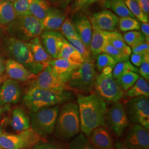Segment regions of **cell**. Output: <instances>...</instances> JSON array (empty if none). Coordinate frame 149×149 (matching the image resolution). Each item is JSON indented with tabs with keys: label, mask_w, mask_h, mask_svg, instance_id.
<instances>
[{
	"label": "cell",
	"mask_w": 149,
	"mask_h": 149,
	"mask_svg": "<svg viewBox=\"0 0 149 149\" xmlns=\"http://www.w3.org/2000/svg\"><path fill=\"white\" fill-rule=\"evenodd\" d=\"M81 131L80 114L77 104L72 102L65 103L59 110L54 128L55 136L62 141L74 138Z\"/></svg>",
	"instance_id": "cell-3"
},
{
	"label": "cell",
	"mask_w": 149,
	"mask_h": 149,
	"mask_svg": "<svg viewBox=\"0 0 149 149\" xmlns=\"http://www.w3.org/2000/svg\"><path fill=\"white\" fill-rule=\"evenodd\" d=\"M5 71V63L0 58V75L2 74Z\"/></svg>",
	"instance_id": "cell-54"
},
{
	"label": "cell",
	"mask_w": 149,
	"mask_h": 149,
	"mask_svg": "<svg viewBox=\"0 0 149 149\" xmlns=\"http://www.w3.org/2000/svg\"><path fill=\"white\" fill-rule=\"evenodd\" d=\"M30 86L57 92L69 91L67 85L54 73L50 65L36 76Z\"/></svg>",
	"instance_id": "cell-12"
},
{
	"label": "cell",
	"mask_w": 149,
	"mask_h": 149,
	"mask_svg": "<svg viewBox=\"0 0 149 149\" xmlns=\"http://www.w3.org/2000/svg\"><path fill=\"white\" fill-rule=\"evenodd\" d=\"M106 123L118 136H122L129 125V120L125 107L121 103L116 102L107 109Z\"/></svg>",
	"instance_id": "cell-11"
},
{
	"label": "cell",
	"mask_w": 149,
	"mask_h": 149,
	"mask_svg": "<svg viewBox=\"0 0 149 149\" xmlns=\"http://www.w3.org/2000/svg\"><path fill=\"white\" fill-rule=\"evenodd\" d=\"M71 94L68 91L54 92L30 86L22 97L24 105L31 112L46 107L55 106L69 101Z\"/></svg>",
	"instance_id": "cell-2"
},
{
	"label": "cell",
	"mask_w": 149,
	"mask_h": 149,
	"mask_svg": "<svg viewBox=\"0 0 149 149\" xmlns=\"http://www.w3.org/2000/svg\"><path fill=\"white\" fill-rule=\"evenodd\" d=\"M124 2L129 10L138 19L139 21L142 23L149 22V17L142 11L139 5L138 0H124Z\"/></svg>",
	"instance_id": "cell-34"
},
{
	"label": "cell",
	"mask_w": 149,
	"mask_h": 149,
	"mask_svg": "<svg viewBox=\"0 0 149 149\" xmlns=\"http://www.w3.org/2000/svg\"><path fill=\"white\" fill-rule=\"evenodd\" d=\"M114 146L116 149H130L123 143L120 141H117Z\"/></svg>",
	"instance_id": "cell-52"
},
{
	"label": "cell",
	"mask_w": 149,
	"mask_h": 149,
	"mask_svg": "<svg viewBox=\"0 0 149 149\" xmlns=\"http://www.w3.org/2000/svg\"><path fill=\"white\" fill-rule=\"evenodd\" d=\"M67 40L70 44L80 53L84 61H88L92 59L91 56V54L90 50L86 47L80 38L69 39Z\"/></svg>",
	"instance_id": "cell-40"
},
{
	"label": "cell",
	"mask_w": 149,
	"mask_h": 149,
	"mask_svg": "<svg viewBox=\"0 0 149 149\" xmlns=\"http://www.w3.org/2000/svg\"><path fill=\"white\" fill-rule=\"evenodd\" d=\"M90 137L91 143L97 149H114L113 139L105 127L94 129Z\"/></svg>",
	"instance_id": "cell-21"
},
{
	"label": "cell",
	"mask_w": 149,
	"mask_h": 149,
	"mask_svg": "<svg viewBox=\"0 0 149 149\" xmlns=\"http://www.w3.org/2000/svg\"><path fill=\"white\" fill-rule=\"evenodd\" d=\"M42 45L53 58L58 59L63 36L59 31H44L39 36Z\"/></svg>",
	"instance_id": "cell-15"
},
{
	"label": "cell",
	"mask_w": 149,
	"mask_h": 149,
	"mask_svg": "<svg viewBox=\"0 0 149 149\" xmlns=\"http://www.w3.org/2000/svg\"><path fill=\"white\" fill-rule=\"evenodd\" d=\"M95 67L98 72H101L102 70L106 67H111L113 69L117 63L108 54L104 53L98 54L96 58Z\"/></svg>",
	"instance_id": "cell-38"
},
{
	"label": "cell",
	"mask_w": 149,
	"mask_h": 149,
	"mask_svg": "<svg viewBox=\"0 0 149 149\" xmlns=\"http://www.w3.org/2000/svg\"><path fill=\"white\" fill-rule=\"evenodd\" d=\"M113 69L111 67H106L103 69L102 70L101 73L105 75H109L112 74Z\"/></svg>",
	"instance_id": "cell-53"
},
{
	"label": "cell",
	"mask_w": 149,
	"mask_h": 149,
	"mask_svg": "<svg viewBox=\"0 0 149 149\" xmlns=\"http://www.w3.org/2000/svg\"><path fill=\"white\" fill-rule=\"evenodd\" d=\"M46 1H47L50 4L53 5H54V6H55L57 4V3H58L59 0H46Z\"/></svg>",
	"instance_id": "cell-55"
},
{
	"label": "cell",
	"mask_w": 149,
	"mask_h": 149,
	"mask_svg": "<svg viewBox=\"0 0 149 149\" xmlns=\"http://www.w3.org/2000/svg\"><path fill=\"white\" fill-rule=\"evenodd\" d=\"M22 88L18 81L6 79L0 86V106L16 104L21 98Z\"/></svg>",
	"instance_id": "cell-14"
},
{
	"label": "cell",
	"mask_w": 149,
	"mask_h": 149,
	"mask_svg": "<svg viewBox=\"0 0 149 149\" xmlns=\"http://www.w3.org/2000/svg\"><path fill=\"white\" fill-rule=\"evenodd\" d=\"M68 15V11L55 6L50 7L47 16L42 21L44 31H59Z\"/></svg>",
	"instance_id": "cell-18"
},
{
	"label": "cell",
	"mask_w": 149,
	"mask_h": 149,
	"mask_svg": "<svg viewBox=\"0 0 149 149\" xmlns=\"http://www.w3.org/2000/svg\"><path fill=\"white\" fill-rule=\"evenodd\" d=\"M8 124L15 131L21 132L31 128L30 118L21 107L15 108L8 118Z\"/></svg>",
	"instance_id": "cell-22"
},
{
	"label": "cell",
	"mask_w": 149,
	"mask_h": 149,
	"mask_svg": "<svg viewBox=\"0 0 149 149\" xmlns=\"http://www.w3.org/2000/svg\"><path fill=\"white\" fill-rule=\"evenodd\" d=\"M132 52H133V53L140 55L144 56L145 54L149 53V43L145 42L132 48Z\"/></svg>",
	"instance_id": "cell-45"
},
{
	"label": "cell",
	"mask_w": 149,
	"mask_h": 149,
	"mask_svg": "<svg viewBox=\"0 0 149 149\" xmlns=\"http://www.w3.org/2000/svg\"><path fill=\"white\" fill-rule=\"evenodd\" d=\"M94 90L95 94L104 102L116 103L125 95V92L113 78L112 74L105 75L101 73L98 74Z\"/></svg>",
	"instance_id": "cell-9"
},
{
	"label": "cell",
	"mask_w": 149,
	"mask_h": 149,
	"mask_svg": "<svg viewBox=\"0 0 149 149\" xmlns=\"http://www.w3.org/2000/svg\"><path fill=\"white\" fill-rule=\"evenodd\" d=\"M17 17L13 2L6 0L0 1V24L8 25Z\"/></svg>",
	"instance_id": "cell-27"
},
{
	"label": "cell",
	"mask_w": 149,
	"mask_h": 149,
	"mask_svg": "<svg viewBox=\"0 0 149 149\" xmlns=\"http://www.w3.org/2000/svg\"><path fill=\"white\" fill-rule=\"evenodd\" d=\"M140 29L142 34L145 38L146 42H149V22L148 23H142L140 24Z\"/></svg>",
	"instance_id": "cell-47"
},
{
	"label": "cell",
	"mask_w": 149,
	"mask_h": 149,
	"mask_svg": "<svg viewBox=\"0 0 149 149\" xmlns=\"http://www.w3.org/2000/svg\"><path fill=\"white\" fill-rule=\"evenodd\" d=\"M141 23L138 19L132 17L118 18V25L121 31L123 32L139 31L140 29Z\"/></svg>",
	"instance_id": "cell-35"
},
{
	"label": "cell",
	"mask_w": 149,
	"mask_h": 149,
	"mask_svg": "<svg viewBox=\"0 0 149 149\" xmlns=\"http://www.w3.org/2000/svg\"><path fill=\"white\" fill-rule=\"evenodd\" d=\"M143 57L144 56L142 55L133 53L131 55V56H130V60L132 61L131 63L135 67L139 68L141 64L143 62Z\"/></svg>",
	"instance_id": "cell-46"
},
{
	"label": "cell",
	"mask_w": 149,
	"mask_h": 149,
	"mask_svg": "<svg viewBox=\"0 0 149 149\" xmlns=\"http://www.w3.org/2000/svg\"><path fill=\"white\" fill-rule=\"evenodd\" d=\"M81 130L87 137L100 127H106V103L95 93L89 95L77 93Z\"/></svg>",
	"instance_id": "cell-1"
},
{
	"label": "cell",
	"mask_w": 149,
	"mask_h": 149,
	"mask_svg": "<svg viewBox=\"0 0 149 149\" xmlns=\"http://www.w3.org/2000/svg\"><path fill=\"white\" fill-rule=\"evenodd\" d=\"M98 74L92 59L84 61L75 70L66 85L69 90L82 94L92 92L96 77Z\"/></svg>",
	"instance_id": "cell-5"
},
{
	"label": "cell",
	"mask_w": 149,
	"mask_h": 149,
	"mask_svg": "<svg viewBox=\"0 0 149 149\" xmlns=\"http://www.w3.org/2000/svg\"><path fill=\"white\" fill-rule=\"evenodd\" d=\"M31 50L33 59L36 64L43 70L49 65L53 58L48 54L43 48L39 37L35 38L27 42Z\"/></svg>",
	"instance_id": "cell-20"
},
{
	"label": "cell",
	"mask_w": 149,
	"mask_h": 149,
	"mask_svg": "<svg viewBox=\"0 0 149 149\" xmlns=\"http://www.w3.org/2000/svg\"><path fill=\"white\" fill-rule=\"evenodd\" d=\"M0 148H1V146H0Z\"/></svg>",
	"instance_id": "cell-59"
},
{
	"label": "cell",
	"mask_w": 149,
	"mask_h": 149,
	"mask_svg": "<svg viewBox=\"0 0 149 149\" xmlns=\"http://www.w3.org/2000/svg\"><path fill=\"white\" fill-rule=\"evenodd\" d=\"M54 73L65 84H67L75 70L80 66L71 64L69 61L61 58L53 59L50 62Z\"/></svg>",
	"instance_id": "cell-19"
},
{
	"label": "cell",
	"mask_w": 149,
	"mask_h": 149,
	"mask_svg": "<svg viewBox=\"0 0 149 149\" xmlns=\"http://www.w3.org/2000/svg\"><path fill=\"white\" fill-rule=\"evenodd\" d=\"M103 6L112 9L120 17H135L125 5L124 0H109Z\"/></svg>",
	"instance_id": "cell-30"
},
{
	"label": "cell",
	"mask_w": 149,
	"mask_h": 149,
	"mask_svg": "<svg viewBox=\"0 0 149 149\" xmlns=\"http://www.w3.org/2000/svg\"><path fill=\"white\" fill-rule=\"evenodd\" d=\"M108 1H109V0H89L88 2L86 3L84 10L88 8V7H90V6L93 5V3H99L100 5H101L103 6L105 3H106Z\"/></svg>",
	"instance_id": "cell-51"
},
{
	"label": "cell",
	"mask_w": 149,
	"mask_h": 149,
	"mask_svg": "<svg viewBox=\"0 0 149 149\" xmlns=\"http://www.w3.org/2000/svg\"><path fill=\"white\" fill-rule=\"evenodd\" d=\"M126 95L129 97L149 96V85L147 80L143 77H139L133 86L127 91Z\"/></svg>",
	"instance_id": "cell-29"
},
{
	"label": "cell",
	"mask_w": 149,
	"mask_h": 149,
	"mask_svg": "<svg viewBox=\"0 0 149 149\" xmlns=\"http://www.w3.org/2000/svg\"><path fill=\"white\" fill-rule=\"evenodd\" d=\"M125 109L129 121L149 130V97H134L127 102Z\"/></svg>",
	"instance_id": "cell-10"
},
{
	"label": "cell",
	"mask_w": 149,
	"mask_h": 149,
	"mask_svg": "<svg viewBox=\"0 0 149 149\" xmlns=\"http://www.w3.org/2000/svg\"><path fill=\"white\" fill-rule=\"evenodd\" d=\"M5 71L10 79L18 82L33 81L36 77V75L33 74L23 65L10 59L5 62Z\"/></svg>",
	"instance_id": "cell-17"
},
{
	"label": "cell",
	"mask_w": 149,
	"mask_h": 149,
	"mask_svg": "<svg viewBox=\"0 0 149 149\" xmlns=\"http://www.w3.org/2000/svg\"><path fill=\"white\" fill-rule=\"evenodd\" d=\"M59 32L66 40L79 37L73 22L69 18H66L59 29Z\"/></svg>",
	"instance_id": "cell-37"
},
{
	"label": "cell",
	"mask_w": 149,
	"mask_h": 149,
	"mask_svg": "<svg viewBox=\"0 0 149 149\" xmlns=\"http://www.w3.org/2000/svg\"><path fill=\"white\" fill-rule=\"evenodd\" d=\"M0 149H3V148H0Z\"/></svg>",
	"instance_id": "cell-58"
},
{
	"label": "cell",
	"mask_w": 149,
	"mask_h": 149,
	"mask_svg": "<svg viewBox=\"0 0 149 149\" xmlns=\"http://www.w3.org/2000/svg\"><path fill=\"white\" fill-rule=\"evenodd\" d=\"M123 143L130 149H149V130L134 124L127 130Z\"/></svg>",
	"instance_id": "cell-13"
},
{
	"label": "cell",
	"mask_w": 149,
	"mask_h": 149,
	"mask_svg": "<svg viewBox=\"0 0 149 149\" xmlns=\"http://www.w3.org/2000/svg\"><path fill=\"white\" fill-rule=\"evenodd\" d=\"M74 0H59L55 7H57L60 8L65 9L68 8Z\"/></svg>",
	"instance_id": "cell-49"
},
{
	"label": "cell",
	"mask_w": 149,
	"mask_h": 149,
	"mask_svg": "<svg viewBox=\"0 0 149 149\" xmlns=\"http://www.w3.org/2000/svg\"><path fill=\"white\" fill-rule=\"evenodd\" d=\"M73 23L80 39L90 50L92 33V27L90 19L86 16H81L76 18Z\"/></svg>",
	"instance_id": "cell-23"
},
{
	"label": "cell",
	"mask_w": 149,
	"mask_h": 149,
	"mask_svg": "<svg viewBox=\"0 0 149 149\" xmlns=\"http://www.w3.org/2000/svg\"><path fill=\"white\" fill-rule=\"evenodd\" d=\"M6 1H10V2H15L16 1H18V0H6Z\"/></svg>",
	"instance_id": "cell-56"
},
{
	"label": "cell",
	"mask_w": 149,
	"mask_h": 149,
	"mask_svg": "<svg viewBox=\"0 0 149 149\" xmlns=\"http://www.w3.org/2000/svg\"><path fill=\"white\" fill-rule=\"evenodd\" d=\"M7 31L11 37L28 42L39 37L44 31L42 22L31 15L17 17L8 25Z\"/></svg>",
	"instance_id": "cell-6"
},
{
	"label": "cell",
	"mask_w": 149,
	"mask_h": 149,
	"mask_svg": "<svg viewBox=\"0 0 149 149\" xmlns=\"http://www.w3.org/2000/svg\"><path fill=\"white\" fill-rule=\"evenodd\" d=\"M50 4L46 0H33L29 7V14L42 21L48 13Z\"/></svg>",
	"instance_id": "cell-28"
},
{
	"label": "cell",
	"mask_w": 149,
	"mask_h": 149,
	"mask_svg": "<svg viewBox=\"0 0 149 149\" xmlns=\"http://www.w3.org/2000/svg\"><path fill=\"white\" fill-rule=\"evenodd\" d=\"M10 105L7 104L3 106H0V135L3 133L2 128L1 127V123L2 122V120H3L2 116L6 112H8L10 111Z\"/></svg>",
	"instance_id": "cell-50"
},
{
	"label": "cell",
	"mask_w": 149,
	"mask_h": 149,
	"mask_svg": "<svg viewBox=\"0 0 149 149\" xmlns=\"http://www.w3.org/2000/svg\"><path fill=\"white\" fill-rule=\"evenodd\" d=\"M139 5L144 13L149 17V0H138Z\"/></svg>",
	"instance_id": "cell-48"
},
{
	"label": "cell",
	"mask_w": 149,
	"mask_h": 149,
	"mask_svg": "<svg viewBox=\"0 0 149 149\" xmlns=\"http://www.w3.org/2000/svg\"><path fill=\"white\" fill-rule=\"evenodd\" d=\"M27 149H66L63 144L47 142L43 140L39 141L31 148Z\"/></svg>",
	"instance_id": "cell-42"
},
{
	"label": "cell",
	"mask_w": 149,
	"mask_h": 149,
	"mask_svg": "<svg viewBox=\"0 0 149 149\" xmlns=\"http://www.w3.org/2000/svg\"><path fill=\"white\" fill-rule=\"evenodd\" d=\"M4 47L10 59L22 64L33 74L37 76L43 71V69L35 63L27 42L9 37L5 39Z\"/></svg>",
	"instance_id": "cell-4"
},
{
	"label": "cell",
	"mask_w": 149,
	"mask_h": 149,
	"mask_svg": "<svg viewBox=\"0 0 149 149\" xmlns=\"http://www.w3.org/2000/svg\"><path fill=\"white\" fill-rule=\"evenodd\" d=\"M42 140V137L30 128L18 134H1L0 146L5 149H29Z\"/></svg>",
	"instance_id": "cell-8"
},
{
	"label": "cell",
	"mask_w": 149,
	"mask_h": 149,
	"mask_svg": "<svg viewBox=\"0 0 149 149\" xmlns=\"http://www.w3.org/2000/svg\"><path fill=\"white\" fill-rule=\"evenodd\" d=\"M59 58L65 59L76 66H81L84 62L80 53L70 44L64 37L62 40Z\"/></svg>",
	"instance_id": "cell-24"
},
{
	"label": "cell",
	"mask_w": 149,
	"mask_h": 149,
	"mask_svg": "<svg viewBox=\"0 0 149 149\" xmlns=\"http://www.w3.org/2000/svg\"><path fill=\"white\" fill-rule=\"evenodd\" d=\"M103 33L106 38L107 42L113 47L117 48L129 56L131 55L132 49L125 42L122 35L120 33L116 31H103Z\"/></svg>",
	"instance_id": "cell-26"
},
{
	"label": "cell",
	"mask_w": 149,
	"mask_h": 149,
	"mask_svg": "<svg viewBox=\"0 0 149 149\" xmlns=\"http://www.w3.org/2000/svg\"><path fill=\"white\" fill-rule=\"evenodd\" d=\"M32 1L33 0H18L13 2L17 17L30 15L29 10Z\"/></svg>",
	"instance_id": "cell-41"
},
{
	"label": "cell",
	"mask_w": 149,
	"mask_h": 149,
	"mask_svg": "<svg viewBox=\"0 0 149 149\" xmlns=\"http://www.w3.org/2000/svg\"><path fill=\"white\" fill-rule=\"evenodd\" d=\"M122 36L125 42L131 48V49L146 42L144 35L141 32L139 31L127 32L124 33Z\"/></svg>",
	"instance_id": "cell-33"
},
{
	"label": "cell",
	"mask_w": 149,
	"mask_h": 149,
	"mask_svg": "<svg viewBox=\"0 0 149 149\" xmlns=\"http://www.w3.org/2000/svg\"><path fill=\"white\" fill-rule=\"evenodd\" d=\"M1 84H2V83H1V81L0 80V86H1Z\"/></svg>",
	"instance_id": "cell-57"
},
{
	"label": "cell",
	"mask_w": 149,
	"mask_h": 149,
	"mask_svg": "<svg viewBox=\"0 0 149 149\" xmlns=\"http://www.w3.org/2000/svg\"><path fill=\"white\" fill-rule=\"evenodd\" d=\"M68 149H97L83 133L77 134L70 142Z\"/></svg>",
	"instance_id": "cell-36"
},
{
	"label": "cell",
	"mask_w": 149,
	"mask_h": 149,
	"mask_svg": "<svg viewBox=\"0 0 149 149\" xmlns=\"http://www.w3.org/2000/svg\"><path fill=\"white\" fill-rule=\"evenodd\" d=\"M139 72L146 80H149V53L145 54L143 57V62L139 69Z\"/></svg>",
	"instance_id": "cell-43"
},
{
	"label": "cell",
	"mask_w": 149,
	"mask_h": 149,
	"mask_svg": "<svg viewBox=\"0 0 149 149\" xmlns=\"http://www.w3.org/2000/svg\"><path fill=\"white\" fill-rule=\"evenodd\" d=\"M92 27V33L90 44V51L92 57L95 59L98 54L103 53L107 39L102 31L95 27Z\"/></svg>",
	"instance_id": "cell-25"
},
{
	"label": "cell",
	"mask_w": 149,
	"mask_h": 149,
	"mask_svg": "<svg viewBox=\"0 0 149 149\" xmlns=\"http://www.w3.org/2000/svg\"><path fill=\"white\" fill-rule=\"evenodd\" d=\"M103 53L107 54L110 55L117 63L129 60V56L122 52V51L114 48L107 40L106 43L103 50Z\"/></svg>",
	"instance_id": "cell-39"
},
{
	"label": "cell",
	"mask_w": 149,
	"mask_h": 149,
	"mask_svg": "<svg viewBox=\"0 0 149 149\" xmlns=\"http://www.w3.org/2000/svg\"><path fill=\"white\" fill-rule=\"evenodd\" d=\"M129 71L138 73L139 69L134 66L129 60L118 63L114 68L112 72V76L115 80H117L123 75Z\"/></svg>",
	"instance_id": "cell-32"
},
{
	"label": "cell",
	"mask_w": 149,
	"mask_h": 149,
	"mask_svg": "<svg viewBox=\"0 0 149 149\" xmlns=\"http://www.w3.org/2000/svg\"><path fill=\"white\" fill-rule=\"evenodd\" d=\"M92 27L102 31H114L118 25V17L112 12L103 10L93 14L89 18Z\"/></svg>",
	"instance_id": "cell-16"
},
{
	"label": "cell",
	"mask_w": 149,
	"mask_h": 149,
	"mask_svg": "<svg viewBox=\"0 0 149 149\" xmlns=\"http://www.w3.org/2000/svg\"><path fill=\"white\" fill-rule=\"evenodd\" d=\"M59 108L57 106L43 108L29 114L31 128L41 137L52 134L54 131Z\"/></svg>",
	"instance_id": "cell-7"
},
{
	"label": "cell",
	"mask_w": 149,
	"mask_h": 149,
	"mask_svg": "<svg viewBox=\"0 0 149 149\" xmlns=\"http://www.w3.org/2000/svg\"><path fill=\"white\" fill-rule=\"evenodd\" d=\"M140 76L138 73L133 71H129L122 75L117 79L118 85L120 86L123 90L127 91L132 88L135 82L138 80Z\"/></svg>",
	"instance_id": "cell-31"
},
{
	"label": "cell",
	"mask_w": 149,
	"mask_h": 149,
	"mask_svg": "<svg viewBox=\"0 0 149 149\" xmlns=\"http://www.w3.org/2000/svg\"><path fill=\"white\" fill-rule=\"evenodd\" d=\"M89 0H74V1L68 7V13L74 14L77 12L84 9L86 3Z\"/></svg>",
	"instance_id": "cell-44"
}]
</instances>
